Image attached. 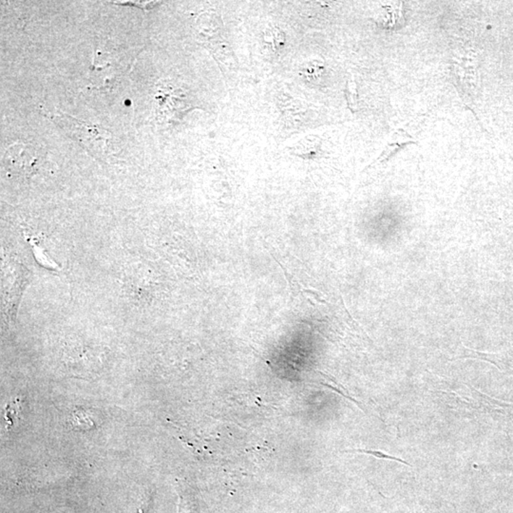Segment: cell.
Returning a JSON list of instances; mask_svg holds the SVG:
<instances>
[{
  "instance_id": "1",
  "label": "cell",
  "mask_w": 513,
  "mask_h": 513,
  "mask_svg": "<svg viewBox=\"0 0 513 513\" xmlns=\"http://www.w3.org/2000/svg\"><path fill=\"white\" fill-rule=\"evenodd\" d=\"M54 122L59 123L63 130L68 134L72 133V137L78 140L81 146L88 147L89 154L94 155L104 154V149L107 147V142L110 139V133L104 128L88 125L68 115L61 114L52 117Z\"/></svg>"
},
{
  "instance_id": "2",
  "label": "cell",
  "mask_w": 513,
  "mask_h": 513,
  "mask_svg": "<svg viewBox=\"0 0 513 513\" xmlns=\"http://www.w3.org/2000/svg\"><path fill=\"white\" fill-rule=\"evenodd\" d=\"M40 157L33 147L15 144L5 152V168L14 175L29 176L36 172Z\"/></svg>"
},
{
  "instance_id": "3",
  "label": "cell",
  "mask_w": 513,
  "mask_h": 513,
  "mask_svg": "<svg viewBox=\"0 0 513 513\" xmlns=\"http://www.w3.org/2000/svg\"><path fill=\"white\" fill-rule=\"evenodd\" d=\"M410 143H415V142L409 134H407V133H405L403 131H396L393 135V139H392L390 143L387 144L385 149H384L382 154L380 155L378 161H387V160L390 159L393 155L396 154L401 147H403L406 146V144H409Z\"/></svg>"
},
{
  "instance_id": "4",
  "label": "cell",
  "mask_w": 513,
  "mask_h": 513,
  "mask_svg": "<svg viewBox=\"0 0 513 513\" xmlns=\"http://www.w3.org/2000/svg\"><path fill=\"white\" fill-rule=\"evenodd\" d=\"M346 452H362V454L372 455V456H375L376 457V459L394 460V461H397L399 463H402V464H404V465L410 466L409 463L404 461V460H402L401 459H397V457L392 456V455L384 454V452H382L373 451V449H350V451H346Z\"/></svg>"
},
{
  "instance_id": "5",
  "label": "cell",
  "mask_w": 513,
  "mask_h": 513,
  "mask_svg": "<svg viewBox=\"0 0 513 513\" xmlns=\"http://www.w3.org/2000/svg\"><path fill=\"white\" fill-rule=\"evenodd\" d=\"M304 293L312 295V296H314V298L317 299L318 302H320V304H326L325 301H323V299L320 298V295L315 293L314 291L311 290H304Z\"/></svg>"
}]
</instances>
